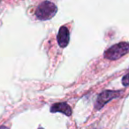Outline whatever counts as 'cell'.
<instances>
[{
  "label": "cell",
  "mask_w": 129,
  "mask_h": 129,
  "mask_svg": "<svg viewBox=\"0 0 129 129\" xmlns=\"http://www.w3.org/2000/svg\"><path fill=\"white\" fill-rule=\"evenodd\" d=\"M57 43L61 48L67 47L70 41V33L67 27H61L59 28L58 34H57Z\"/></svg>",
  "instance_id": "cell-4"
},
{
  "label": "cell",
  "mask_w": 129,
  "mask_h": 129,
  "mask_svg": "<svg viewBox=\"0 0 129 129\" xmlns=\"http://www.w3.org/2000/svg\"><path fill=\"white\" fill-rule=\"evenodd\" d=\"M129 52V43L122 42L112 45L104 51V56L110 60H116Z\"/></svg>",
  "instance_id": "cell-2"
},
{
  "label": "cell",
  "mask_w": 129,
  "mask_h": 129,
  "mask_svg": "<svg viewBox=\"0 0 129 129\" xmlns=\"http://www.w3.org/2000/svg\"><path fill=\"white\" fill-rule=\"evenodd\" d=\"M57 7L54 3L50 1L42 2L36 10V16L40 20H48L55 16Z\"/></svg>",
  "instance_id": "cell-1"
},
{
  "label": "cell",
  "mask_w": 129,
  "mask_h": 129,
  "mask_svg": "<svg viewBox=\"0 0 129 129\" xmlns=\"http://www.w3.org/2000/svg\"><path fill=\"white\" fill-rule=\"evenodd\" d=\"M122 84H123L125 87H126L129 85V74H125V75L123 77V79H122Z\"/></svg>",
  "instance_id": "cell-6"
},
{
  "label": "cell",
  "mask_w": 129,
  "mask_h": 129,
  "mask_svg": "<svg viewBox=\"0 0 129 129\" xmlns=\"http://www.w3.org/2000/svg\"><path fill=\"white\" fill-rule=\"evenodd\" d=\"M50 111L52 113L61 112L62 114L68 117L72 115V109L67 103H57V104H53L50 108Z\"/></svg>",
  "instance_id": "cell-5"
},
{
  "label": "cell",
  "mask_w": 129,
  "mask_h": 129,
  "mask_svg": "<svg viewBox=\"0 0 129 129\" xmlns=\"http://www.w3.org/2000/svg\"><path fill=\"white\" fill-rule=\"evenodd\" d=\"M0 129H7V128H6V126H2V127H1V128H0Z\"/></svg>",
  "instance_id": "cell-7"
},
{
  "label": "cell",
  "mask_w": 129,
  "mask_h": 129,
  "mask_svg": "<svg viewBox=\"0 0 129 129\" xmlns=\"http://www.w3.org/2000/svg\"><path fill=\"white\" fill-rule=\"evenodd\" d=\"M121 91H112V90H105L99 94L95 103V110H100L107 103H109L111 99L117 98L120 95Z\"/></svg>",
  "instance_id": "cell-3"
}]
</instances>
